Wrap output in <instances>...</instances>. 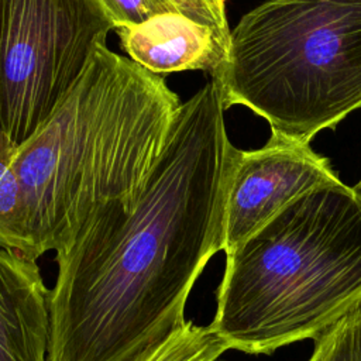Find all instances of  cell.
<instances>
[{"instance_id": "1", "label": "cell", "mask_w": 361, "mask_h": 361, "mask_svg": "<svg viewBox=\"0 0 361 361\" xmlns=\"http://www.w3.org/2000/svg\"><path fill=\"white\" fill-rule=\"evenodd\" d=\"M214 79L180 103L137 203L99 207L56 251L48 361H141L186 324L188 296L224 250L238 148Z\"/></svg>"}, {"instance_id": "2", "label": "cell", "mask_w": 361, "mask_h": 361, "mask_svg": "<svg viewBox=\"0 0 361 361\" xmlns=\"http://www.w3.org/2000/svg\"><path fill=\"white\" fill-rule=\"evenodd\" d=\"M179 106L164 78L99 47L72 90L14 157L28 257L66 248L107 203L131 209Z\"/></svg>"}, {"instance_id": "3", "label": "cell", "mask_w": 361, "mask_h": 361, "mask_svg": "<svg viewBox=\"0 0 361 361\" xmlns=\"http://www.w3.org/2000/svg\"><path fill=\"white\" fill-rule=\"evenodd\" d=\"M361 303V189L302 195L226 254L210 326L230 350L314 340Z\"/></svg>"}, {"instance_id": "4", "label": "cell", "mask_w": 361, "mask_h": 361, "mask_svg": "<svg viewBox=\"0 0 361 361\" xmlns=\"http://www.w3.org/2000/svg\"><path fill=\"white\" fill-rule=\"evenodd\" d=\"M212 79L226 110L245 106L271 135L309 144L361 109V0H265L230 30Z\"/></svg>"}, {"instance_id": "5", "label": "cell", "mask_w": 361, "mask_h": 361, "mask_svg": "<svg viewBox=\"0 0 361 361\" xmlns=\"http://www.w3.org/2000/svg\"><path fill=\"white\" fill-rule=\"evenodd\" d=\"M116 30L100 0H0V128L28 141Z\"/></svg>"}, {"instance_id": "6", "label": "cell", "mask_w": 361, "mask_h": 361, "mask_svg": "<svg viewBox=\"0 0 361 361\" xmlns=\"http://www.w3.org/2000/svg\"><path fill=\"white\" fill-rule=\"evenodd\" d=\"M338 182L330 161L305 142L271 135L258 149H240L228 188L223 251L230 252L302 195Z\"/></svg>"}, {"instance_id": "7", "label": "cell", "mask_w": 361, "mask_h": 361, "mask_svg": "<svg viewBox=\"0 0 361 361\" xmlns=\"http://www.w3.org/2000/svg\"><path fill=\"white\" fill-rule=\"evenodd\" d=\"M123 51L152 73L204 71L210 75L227 56L230 37L178 11L152 16L137 25L118 27Z\"/></svg>"}, {"instance_id": "8", "label": "cell", "mask_w": 361, "mask_h": 361, "mask_svg": "<svg viewBox=\"0 0 361 361\" xmlns=\"http://www.w3.org/2000/svg\"><path fill=\"white\" fill-rule=\"evenodd\" d=\"M49 289L37 259L0 245V361H48Z\"/></svg>"}, {"instance_id": "9", "label": "cell", "mask_w": 361, "mask_h": 361, "mask_svg": "<svg viewBox=\"0 0 361 361\" xmlns=\"http://www.w3.org/2000/svg\"><path fill=\"white\" fill-rule=\"evenodd\" d=\"M227 350L228 343L210 324L186 322L141 361H217Z\"/></svg>"}, {"instance_id": "10", "label": "cell", "mask_w": 361, "mask_h": 361, "mask_svg": "<svg viewBox=\"0 0 361 361\" xmlns=\"http://www.w3.org/2000/svg\"><path fill=\"white\" fill-rule=\"evenodd\" d=\"M313 341L307 361H361V303Z\"/></svg>"}, {"instance_id": "11", "label": "cell", "mask_w": 361, "mask_h": 361, "mask_svg": "<svg viewBox=\"0 0 361 361\" xmlns=\"http://www.w3.org/2000/svg\"><path fill=\"white\" fill-rule=\"evenodd\" d=\"M162 13L178 11L192 20L217 28L226 37H230L227 16L221 14L210 0H152Z\"/></svg>"}, {"instance_id": "12", "label": "cell", "mask_w": 361, "mask_h": 361, "mask_svg": "<svg viewBox=\"0 0 361 361\" xmlns=\"http://www.w3.org/2000/svg\"><path fill=\"white\" fill-rule=\"evenodd\" d=\"M114 27L137 25L162 13L152 0H100Z\"/></svg>"}, {"instance_id": "13", "label": "cell", "mask_w": 361, "mask_h": 361, "mask_svg": "<svg viewBox=\"0 0 361 361\" xmlns=\"http://www.w3.org/2000/svg\"><path fill=\"white\" fill-rule=\"evenodd\" d=\"M18 145H16L0 128V183L11 173Z\"/></svg>"}, {"instance_id": "14", "label": "cell", "mask_w": 361, "mask_h": 361, "mask_svg": "<svg viewBox=\"0 0 361 361\" xmlns=\"http://www.w3.org/2000/svg\"><path fill=\"white\" fill-rule=\"evenodd\" d=\"M210 1L214 4V7H216L221 14L226 16V3H227L228 0H210Z\"/></svg>"}]
</instances>
